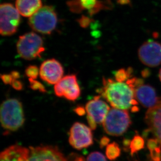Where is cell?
Instances as JSON below:
<instances>
[{
  "label": "cell",
  "instance_id": "obj_1",
  "mask_svg": "<svg viewBox=\"0 0 161 161\" xmlns=\"http://www.w3.org/2000/svg\"><path fill=\"white\" fill-rule=\"evenodd\" d=\"M99 92L113 108L118 109H129L135 97L134 90L127 84L111 78H103V87Z\"/></svg>",
  "mask_w": 161,
  "mask_h": 161
},
{
  "label": "cell",
  "instance_id": "obj_2",
  "mask_svg": "<svg viewBox=\"0 0 161 161\" xmlns=\"http://www.w3.org/2000/svg\"><path fill=\"white\" fill-rule=\"evenodd\" d=\"M0 117L2 126L8 131H15L22 127L24 114L21 102L16 99L4 101L1 105Z\"/></svg>",
  "mask_w": 161,
  "mask_h": 161
},
{
  "label": "cell",
  "instance_id": "obj_3",
  "mask_svg": "<svg viewBox=\"0 0 161 161\" xmlns=\"http://www.w3.org/2000/svg\"><path fill=\"white\" fill-rule=\"evenodd\" d=\"M104 130L109 135H123L131 125V120L127 109L113 108L109 109L102 124Z\"/></svg>",
  "mask_w": 161,
  "mask_h": 161
},
{
  "label": "cell",
  "instance_id": "obj_4",
  "mask_svg": "<svg viewBox=\"0 0 161 161\" xmlns=\"http://www.w3.org/2000/svg\"><path fill=\"white\" fill-rule=\"evenodd\" d=\"M58 17L52 6H44L40 8L29 19V26L34 31L43 34H50L55 29Z\"/></svg>",
  "mask_w": 161,
  "mask_h": 161
},
{
  "label": "cell",
  "instance_id": "obj_5",
  "mask_svg": "<svg viewBox=\"0 0 161 161\" xmlns=\"http://www.w3.org/2000/svg\"><path fill=\"white\" fill-rule=\"evenodd\" d=\"M18 54L24 59L32 60L40 58L45 51L42 38L35 32H28L19 36L17 43Z\"/></svg>",
  "mask_w": 161,
  "mask_h": 161
},
{
  "label": "cell",
  "instance_id": "obj_6",
  "mask_svg": "<svg viewBox=\"0 0 161 161\" xmlns=\"http://www.w3.org/2000/svg\"><path fill=\"white\" fill-rule=\"evenodd\" d=\"M0 32L3 36L14 35L20 21V13L10 3H3L0 6Z\"/></svg>",
  "mask_w": 161,
  "mask_h": 161
},
{
  "label": "cell",
  "instance_id": "obj_7",
  "mask_svg": "<svg viewBox=\"0 0 161 161\" xmlns=\"http://www.w3.org/2000/svg\"><path fill=\"white\" fill-rule=\"evenodd\" d=\"M92 129L81 123H75L70 128L69 142L78 150L89 147L93 143Z\"/></svg>",
  "mask_w": 161,
  "mask_h": 161
},
{
  "label": "cell",
  "instance_id": "obj_8",
  "mask_svg": "<svg viewBox=\"0 0 161 161\" xmlns=\"http://www.w3.org/2000/svg\"><path fill=\"white\" fill-rule=\"evenodd\" d=\"M138 55L140 61L145 65L157 67L161 64V43L149 40L140 46Z\"/></svg>",
  "mask_w": 161,
  "mask_h": 161
},
{
  "label": "cell",
  "instance_id": "obj_9",
  "mask_svg": "<svg viewBox=\"0 0 161 161\" xmlns=\"http://www.w3.org/2000/svg\"><path fill=\"white\" fill-rule=\"evenodd\" d=\"M54 89L56 96L72 101L76 100L80 95V88L75 75H69L63 77L55 85Z\"/></svg>",
  "mask_w": 161,
  "mask_h": 161
},
{
  "label": "cell",
  "instance_id": "obj_10",
  "mask_svg": "<svg viewBox=\"0 0 161 161\" xmlns=\"http://www.w3.org/2000/svg\"><path fill=\"white\" fill-rule=\"evenodd\" d=\"M26 161H67L64 155L55 147L42 146L29 147Z\"/></svg>",
  "mask_w": 161,
  "mask_h": 161
},
{
  "label": "cell",
  "instance_id": "obj_11",
  "mask_svg": "<svg viewBox=\"0 0 161 161\" xmlns=\"http://www.w3.org/2000/svg\"><path fill=\"white\" fill-rule=\"evenodd\" d=\"M64 69L61 63L55 59L44 61L40 67V77L51 85H55L63 78Z\"/></svg>",
  "mask_w": 161,
  "mask_h": 161
},
{
  "label": "cell",
  "instance_id": "obj_12",
  "mask_svg": "<svg viewBox=\"0 0 161 161\" xmlns=\"http://www.w3.org/2000/svg\"><path fill=\"white\" fill-rule=\"evenodd\" d=\"M87 115L91 117L99 125L103 123L110 108L106 102L100 100V96H96L89 101L85 107Z\"/></svg>",
  "mask_w": 161,
  "mask_h": 161
},
{
  "label": "cell",
  "instance_id": "obj_13",
  "mask_svg": "<svg viewBox=\"0 0 161 161\" xmlns=\"http://www.w3.org/2000/svg\"><path fill=\"white\" fill-rule=\"evenodd\" d=\"M144 120L161 146V97L157 104L147 110Z\"/></svg>",
  "mask_w": 161,
  "mask_h": 161
},
{
  "label": "cell",
  "instance_id": "obj_14",
  "mask_svg": "<svg viewBox=\"0 0 161 161\" xmlns=\"http://www.w3.org/2000/svg\"><path fill=\"white\" fill-rule=\"evenodd\" d=\"M135 97L144 108L154 107L158 100L155 89L149 85H143L134 91Z\"/></svg>",
  "mask_w": 161,
  "mask_h": 161
},
{
  "label": "cell",
  "instance_id": "obj_15",
  "mask_svg": "<svg viewBox=\"0 0 161 161\" xmlns=\"http://www.w3.org/2000/svg\"><path fill=\"white\" fill-rule=\"evenodd\" d=\"M29 154V149L13 145L1 153L0 161H26Z\"/></svg>",
  "mask_w": 161,
  "mask_h": 161
},
{
  "label": "cell",
  "instance_id": "obj_16",
  "mask_svg": "<svg viewBox=\"0 0 161 161\" xmlns=\"http://www.w3.org/2000/svg\"><path fill=\"white\" fill-rule=\"evenodd\" d=\"M16 8L24 17H31L42 8L41 0H17Z\"/></svg>",
  "mask_w": 161,
  "mask_h": 161
},
{
  "label": "cell",
  "instance_id": "obj_17",
  "mask_svg": "<svg viewBox=\"0 0 161 161\" xmlns=\"http://www.w3.org/2000/svg\"><path fill=\"white\" fill-rule=\"evenodd\" d=\"M106 156L109 160L114 161L119 157L121 154V149L119 146L115 142L108 144L105 151Z\"/></svg>",
  "mask_w": 161,
  "mask_h": 161
},
{
  "label": "cell",
  "instance_id": "obj_18",
  "mask_svg": "<svg viewBox=\"0 0 161 161\" xmlns=\"http://www.w3.org/2000/svg\"><path fill=\"white\" fill-rule=\"evenodd\" d=\"M144 144L145 143L143 137H141L138 134H136L131 141L130 149L131 156H133L134 154L137 153L142 149H144Z\"/></svg>",
  "mask_w": 161,
  "mask_h": 161
},
{
  "label": "cell",
  "instance_id": "obj_19",
  "mask_svg": "<svg viewBox=\"0 0 161 161\" xmlns=\"http://www.w3.org/2000/svg\"><path fill=\"white\" fill-rule=\"evenodd\" d=\"M134 74V69L131 67H128L127 69H121L117 70L115 74L116 81L124 82L128 79L132 78Z\"/></svg>",
  "mask_w": 161,
  "mask_h": 161
},
{
  "label": "cell",
  "instance_id": "obj_20",
  "mask_svg": "<svg viewBox=\"0 0 161 161\" xmlns=\"http://www.w3.org/2000/svg\"><path fill=\"white\" fill-rule=\"evenodd\" d=\"M67 4L72 12L80 13L84 10L81 5L80 0H70L67 2Z\"/></svg>",
  "mask_w": 161,
  "mask_h": 161
},
{
  "label": "cell",
  "instance_id": "obj_21",
  "mask_svg": "<svg viewBox=\"0 0 161 161\" xmlns=\"http://www.w3.org/2000/svg\"><path fill=\"white\" fill-rule=\"evenodd\" d=\"M144 80L142 78L137 77L130 78L126 81V84L134 91L136 89L144 85Z\"/></svg>",
  "mask_w": 161,
  "mask_h": 161
},
{
  "label": "cell",
  "instance_id": "obj_22",
  "mask_svg": "<svg viewBox=\"0 0 161 161\" xmlns=\"http://www.w3.org/2000/svg\"><path fill=\"white\" fill-rule=\"evenodd\" d=\"M40 69L35 65H30L25 70V74L30 79H36L39 74Z\"/></svg>",
  "mask_w": 161,
  "mask_h": 161
},
{
  "label": "cell",
  "instance_id": "obj_23",
  "mask_svg": "<svg viewBox=\"0 0 161 161\" xmlns=\"http://www.w3.org/2000/svg\"><path fill=\"white\" fill-rule=\"evenodd\" d=\"M30 82V87L34 90L39 91L40 92H46V89L44 86L39 81L36 80L35 79H30L29 78Z\"/></svg>",
  "mask_w": 161,
  "mask_h": 161
},
{
  "label": "cell",
  "instance_id": "obj_24",
  "mask_svg": "<svg viewBox=\"0 0 161 161\" xmlns=\"http://www.w3.org/2000/svg\"><path fill=\"white\" fill-rule=\"evenodd\" d=\"M99 1L97 0H80L81 5L84 9H88L89 12L94 8Z\"/></svg>",
  "mask_w": 161,
  "mask_h": 161
},
{
  "label": "cell",
  "instance_id": "obj_25",
  "mask_svg": "<svg viewBox=\"0 0 161 161\" xmlns=\"http://www.w3.org/2000/svg\"><path fill=\"white\" fill-rule=\"evenodd\" d=\"M86 161H107L103 154L99 152H92L87 157Z\"/></svg>",
  "mask_w": 161,
  "mask_h": 161
},
{
  "label": "cell",
  "instance_id": "obj_26",
  "mask_svg": "<svg viewBox=\"0 0 161 161\" xmlns=\"http://www.w3.org/2000/svg\"><path fill=\"white\" fill-rule=\"evenodd\" d=\"M161 145L156 149L150 151V160L151 161H161Z\"/></svg>",
  "mask_w": 161,
  "mask_h": 161
},
{
  "label": "cell",
  "instance_id": "obj_27",
  "mask_svg": "<svg viewBox=\"0 0 161 161\" xmlns=\"http://www.w3.org/2000/svg\"><path fill=\"white\" fill-rule=\"evenodd\" d=\"M78 22L81 27L86 28L92 23V19L86 16H82L78 20Z\"/></svg>",
  "mask_w": 161,
  "mask_h": 161
},
{
  "label": "cell",
  "instance_id": "obj_28",
  "mask_svg": "<svg viewBox=\"0 0 161 161\" xmlns=\"http://www.w3.org/2000/svg\"><path fill=\"white\" fill-rule=\"evenodd\" d=\"M158 144H160L158 142V139L156 138L149 139L147 142V149H149V151L153 150L156 149L158 147Z\"/></svg>",
  "mask_w": 161,
  "mask_h": 161
},
{
  "label": "cell",
  "instance_id": "obj_29",
  "mask_svg": "<svg viewBox=\"0 0 161 161\" xmlns=\"http://www.w3.org/2000/svg\"><path fill=\"white\" fill-rule=\"evenodd\" d=\"M1 77L3 82L6 85H12L14 80L11 73L9 74H2Z\"/></svg>",
  "mask_w": 161,
  "mask_h": 161
},
{
  "label": "cell",
  "instance_id": "obj_30",
  "mask_svg": "<svg viewBox=\"0 0 161 161\" xmlns=\"http://www.w3.org/2000/svg\"><path fill=\"white\" fill-rule=\"evenodd\" d=\"M11 85L12 86L13 88L15 89L16 90H18V91H20L23 88V84L21 83V81L18 80V79L14 80Z\"/></svg>",
  "mask_w": 161,
  "mask_h": 161
},
{
  "label": "cell",
  "instance_id": "obj_31",
  "mask_svg": "<svg viewBox=\"0 0 161 161\" xmlns=\"http://www.w3.org/2000/svg\"><path fill=\"white\" fill-rule=\"evenodd\" d=\"M109 142H110V139L109 138L106 136H104L101 139L100 147L101 149H103L105 147H107L108 144H109Z\"/></svg>",
  "mask_w": 161,
  "mask_h": 161
},
{
  "label": "cell",
  "instance_id": "obj_32",
  "mask_svg": "<svg viewBox=\"0 0 161 161\" xmlns=\"http://www.w3.org/2000/svg\"><path fill=\"white\" fill-rule=\"evenodd\" d=\"M87 122H88L90 128L92 130H95L96 128H97V124L96 123V122L89 116H87Z\"/></svg>",
  "mask_w": 161,
  "mask_h": 161
},
{
  "label": "cell",
  "instance_id": "obj_33",
  "mask_svg": "<svg viewBox=\"0 0 161 161\" xmlns=\"http://www.w3.org/2000/svg\"><path fill=\"white\" fill-rule=\"evenodd\" d=\"M74 111L76 114L79 116L84 115L86 112L85 108H84L83 107H81V106H79V107L75 108Z\"/></svg>",
  "mask_w": 161,
  "mask_h": 161
},
{
  "label": "cell",
  "instance_id": "obj_34",
  "mask_svg": "<svg viewBox=\"0 0 161 161\" xmlns=\"http://www.w3.org/2000/svg\"><path fill=\"white\" fill-rule=\"evenodd\" d=\"M131 140L129 139H124L123 141V149L124 151H128L129 150L130 146Z\"/></svg>",
  "mask_w": 161,
  "mask_h": 161
},
{
  "label": "cell",
  "instance_id": "obj_35",
  "mask_svg": "<svg viewBox=\"0 0 161 161\" xmlns=\"http://www.w3.org/2000/svg\"><path fill=\"white\" fill-rule=\"evenodd\" d=\"M150 70L148 69H144L142 72V76L143 78H147L150 76Z\"/></svg>",
  "mask_w": 161,
  "mask_h": 161
},
{
  "label": "cell",
  "instance_id": "obj_36",
  "mask_svg": "<svg viewBox=\"0 0 161 161\" xmlns=\"http://www.w3.org/2000/svg\"><path fill=\"white\" fill-rule=\"evenodd\" d=\"M150 132H151V129L149 128H147V129H146L144 130H143V132L142 133V137L145 139H147V137L149 136V134H150Z\"/></svg>",
  "mask_w": 161,
  "mask_h": 161
},
{
  "label": "cell",
  "instance_id": "obj_37",
  "mask_svg": "<svg viewBox=\"0 0 161 161\" xmlns=\"http://www.w3.org/2000/svg\"><path fill=\"white\" fill-rule=\"evenodd\" d=\"M11 74L12 75V76L14 78V80L18 79V78H20L19 73L17 71H13V72H11Z\"/></svg>",
  "mask_w": 161,
  "mask_h": 161
},
{
  "label": "cell",
  "instance_id": "obj_38",
  "mask_svg": "<svg viewBox=\"0 0 161 161\" xmlns=\"http://www.w3.org/2000/svg\"><path fill=\"white\" fill-rule=\"evenodd\" d=\"M117 3L121 5L129 4L130 3V0H117Z\"/></svg>",
  "mask_w": 161,
  "mask_h": 161
},
{
  "label": "cell",
  "instance_id": "obj_39",
  "mask_svg": "<svg viewBox=\"0 0 161 161\" xmlns=\"http://www.w3.org/2000/svg\"><path fill=\"white\" fill-rule=\"evenodd\" d=\"M139 111H140V108L136 105H134V107L131 108V112L132 113L138 112Z\"/></svg>",
  "mask_w": 161,
  "mask_h": 161
},
{
  "label": "cell",
  "instance_id": "obj_40",
  "mask_svg": "<svg viewBox=\"0 0 161 161\" xmlns=\"http://www.w3.org/2000/svg\"><path fill=\"white\" fill-rule=\"evenodd\" d=\"M131 105H138V101L136 100L135 99H132L131 102Z\"/></svg>",
  "mask_w": 161,
  "mask_h": 161
},
{
  "label": "cell",
  "instance_id": "obj_41",
  "mask_svg": "<svg viewBox=\"0 0 161 161\" xmlns=\"http://www.w3.org/2000/svg\"><path fill=\"white\" fill-rule=\"evenodd\" d=\"M75 161H85L84 160V158L82 157H78L77 158H76Z\"/></svg>",
  "mask_w": 161,
  "mask_h": 161
},
{
  "label": "cell",
  "instance_id": "obj_42",
  "mask_svg": "<svg viewBox=\"0 0 161 161\" xmlns=\"http://www.w3.org/2000/svg\"><path fill=\"white\" fill-rule=\"evenodd\" d=\"M158 77H159V78H160V80L161 81V69H160V71H159V74H158Z\"/></svg>",
  "mask_w": 161,
  "mask_h": 161
}]
</instances>
